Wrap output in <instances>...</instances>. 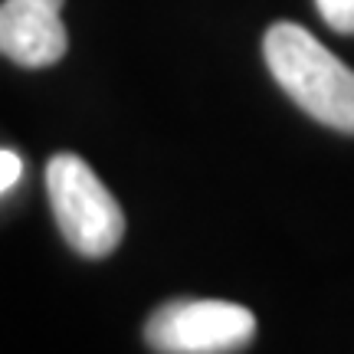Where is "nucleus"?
Wrapping results in <instances>:
<instances>
[{
    "instance_id": "obj_1",
    "label": "nucleus",
    "mask_w": 354,
    "mask_h": 354,
    "mask_svg": "<svg viewBox=\"0 0 354 354\" xmlns=\"http://www.w3.org/2000/svg\"><path fill=\"white\" fill-rule=\"evenodd\" d=\"M263 53L272 79L302 112L335 131L354 135V69L305 26L289 20L266 30Z\"/></svg>"
},
{
    "instance_id": "obj_2",
    "label": "nucleus",
    "mask_w": 354,
    "mask_h": 354,
    "mask_svg": "<svg viewBox=\"0 0 354 354\" xmlns=\"http://www.w3.org/2000/svg\"><path fill=\"white\" fill-rule=\"evenodd\" d=\"M46 190L56 223L79 256L102 259L122 243L125 214L82 158L56 154L46 167Z\"/></svg>"
},
{
    "instance_id": "obj_3",
    "label": "nucleus",
    "mask_w": 354,
    "mask_h": 354,
    "mask_svg": "<svg viewBox=\"0 0 354 354\" xmlns=\"http://www.w3.org/2000/svg\"><path fill=\"white\" fill-rule=\"evenodd\" d=\"M256 335V318L250 308L216 299H187L161 305L151 318L145 338L154 351L167 354H216L246 348Z\"/></svg>"
},
{
    "instance_id": "obj_4",
    "label": "nucleus",
    "mask_w": 354,
    "mask_h": 354,
    "mask_svg": "<svg viewBox=\"0 0 354 354\" xmlns=\"http://www.w3.org/2000/svg\"><path fill=\"white\" fill-rule=\"evenodd\" d=\"M63 0H3L0 3V53L26 69H43L63 59L66 26Z\"/></svg>"
},
{
    "instance_id": "obj_5",
    "label": "nucleus",
    "mask_w": 354,
    "mask_h": 354,
    "mask_svg": "<svg viewBox=\"0 0 354 354\" xmlns=\"http://www.w3.org/2000/svg\"><path fill=\"white\" fill-rule=\"evenodd\" d=\"M315 7L331 30L354 33V0H315Z\"/></svg>"
},
{
    "instance_id": "obj_6",
    "label": "nucleus",
    "mask_w": 354,
    "mask_h": 354,
    "mask_svg": "<svg viewBox=\"0 0 354 354\" xmlns=\"http://www.w3.org/2000/svg\"><path fill=\"white\" fill-rule=\"evenodd\" d=\"M24 174V161L17 158L13 151H0V194L10 190Z\"/></svg>"
}]
</instances>
